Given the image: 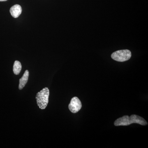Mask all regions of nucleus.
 <instances>
[{
  "label": "nucleus",
  "mask_w": 148,
  "mask_h": 148,
  "mask_svg": "<svg viewBox=\"0 0 148 148\" xmlns=\"http://www.w3.org/2000/svg\"><path fill=\"white\" fill-rule=\"evenodd\" d=\"M138 123L141 125H146L148 124L147 121L142 117L133 114L130 116H124L118 119L115 121L114 125L115 126H125L132 123Z\"/></svg>",
  "instance_id": "1"
},
{
  "label": "nucleus",
  "mask_w": 148,
  "mask_h": 148,
  "mask_svg": "<svg viewBox=\"0 0 148 148\" xmlns=\"http://www.w3.org/2000/svg\"><path fill=\"white\" fill-rule=\"evenodd\" d=\"M49 95V90L47 87L45 88L37 93L36 98L40 109L44 110L46 108L48 103Z\"/></svg>",
  "instance_id": "2"
},
{
  "label": "nucleus",
  "mask_w": 148,
  "mask_h": 148,
  "mask_svg": "<svg viewBox=\"0 0 148 148\" xmlns=\"http://www.w3.org/2000/svg\"><path fill=\"white\" fill-rule=\"evenodd\" d=\"M131 52L128 49L117 51L112 53L111 57L115 61L124 62L128 61L131 58Z\"/></svg>",
  "instance_id": "3"
},
{
  "label": "nucleus",
  "mask_w": 148,
  "mask_h": 148,
  "mask_svg": "<svg viewBox=\"0 0 148 148\" xmlns=\"http://www.w3.org/2000/svg\"><path fill=\"white\" fill-rule=\"evenodd\" d=\"M82 107L81 102L77 97H74L72 98L71 103L69 104V110L73 113H76L81 110Z\"/></svg>",
  "instance_id": "4"
},
{
  "label": "nucleus",
  "mask_w": 148,
  "mask_h": 148,
  "mask_svg": "<svg viewBox=\"0 0 148 148\" xmlns=\"http://www.w3.org/2000/svg\"><path fill=\"white\" fill-rule=\"evenodd\" d=\"M10 11L12 16L14 18H17L21 14L22 8L19 5H15L11 8Z\"/></svg>",
  "instance_id": "5"
},
{
  "label": "nucleus",
  "mask_w": 148,
  "mask_h": 148,
  "mask_svg": "<svg viewBox=\"0 0 148 148\" xmlns=\"http://www.w3.org/2000/svg\"><path fill=\"white\" fill-rule=\"evenodd\" d=\"M29 71L28 70H26L23 76L19 79V84L18 86L19 90L23 89L25 86V85L27 84L28 79H29Z\"/></svg>",
  "instance_id": "6"
},
{
  "label": "nucleus",
  "mask_w": 148,
  "mask_h": 148,
  "mask_svg": "<svg viewBox=\"0 0 148 148\" xmlns=\"http://www.w3.org/2000/svg\"><path fill=\"white\" fill-rule=\"evenodd\" d=\"M21 65L19 61H16L14 64L13 71L15 75H18L20 73L21 70Z\"/></svg>",
  "instance_id": "7"
},
{
  "label": "nucleus",
  "mask_w": 148,
  "mask_h": 148,
  "mask_svg": "<svg viewBox=\"0 0 148 148\" xmlns=\"http://www.w3.org/2000/svg\"><path fill=\"white\" fill-rule=\"evenodd\" d=\"M7 0H0V1H7Z\"/></svg>",
  "instance_id": "8"
}]
</instances>
